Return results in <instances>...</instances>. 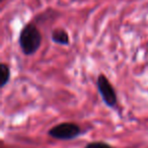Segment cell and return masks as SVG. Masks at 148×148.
<instances>
[{
    "label": "cell",
    "instance_id": "6da1fadb",
    "mask_svg": "<svg viewBox=\"0 0 148 148\" xmlns=\"http://www.w3.org/2000/svg\"><path fill=\"white\" fill-rule=\"evenodd\" d=\"M18 44L25 56L33 55L40 49L42 35L35 23H29L21 29L18 37Z\"/></svg>",
    "mask_w": 148,
    "mask_h": 148
},
{
    "label": "cell",
    "instance_id": "7a4b0ae2",
    "mask_svg": "<svg viewBox=\"0 0 148 148\" xmlns=\"http://www.w3.org/2000/svg\"><path fill=\"white\" fill-rule=\"evenodd\" d=\"M82 134L81 128L77 124L71 123V122H65V123H60L58 125L52 127L48 131V135L52 138L57 140H73L75 138L79 137Z\"/></svg>",
    "mask_w": 148,
    "mask_h": 148
},
{
    "label": "cell",
    "instance_id": "3957f363",
    "mask_svg": "<svg viewBox=\"0 0 148 148\" xmlns=\"http://www.w3.org/2000/svg\"><path fill=\"white\" fill-rule=\"evenodd\" d=\"M97 87L103 101L107 107L114 109L118 103V97L113 84L106 75L99 74L97 80Z\"/></svg>",
    "mask_w": 148,
    "mask_h": 148
},
{
    "label": "cell",
    "instance_id": "277c9868",
    "mask_svg": "<svg viewBox=\"0 0 148 148\" xmlns=\"http://www.w3.org/2000/svg\"><path fill=\"white\" fill-rule=\"evenodd\" d=\"M51 39L55 44L62 46H68L70 43L69 35L63 29H55L51 34Z\"/></svg>",
    "mask_w": 148,
    "mask_h": 148
},
{
    "label": "cell",
    "instance_id": "5b68a950",
    "mask_svg": "<svg viewBox=\"0 0 148 148\" xmlns=\"http://www.w3.org/2000/svg\"><path fill=\"white\" fill-rule=\"evenodd\" d=\"M10 80V67L7 64H0V86L4 87Z\"/></svg>",
    "mask_w": 148,
    "mask_h": 148
},
{
    "label": "cell",
    "instance_id": "8992f818",
    "mask_svg": "<svg viewBox=\"0 0 148 148\" xmlns=\"http://www.w3.org/2000/svg\"><path fill=\"white\" fill-rule=\"evenodd\" d=\"M84 148H113L110 144L106 143L103 141H93L90 143L86 144Z\"/></svg>",
    "mask_w": 148,
    "mask_h": 148
}]
</instances>
